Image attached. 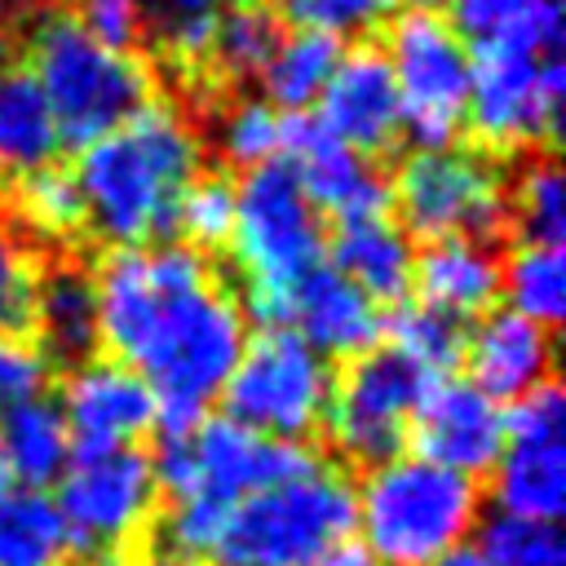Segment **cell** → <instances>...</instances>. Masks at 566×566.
Segmentation results:
<instances>
[{
	"label": "cell",
	"mask_w": 566,
	"mask_h": 566,
	"mask_svg": "<svg viewBox=\"0 0 566 566\" xmlns=\"http://www.w3.org/2000/svg\"><path fill=\"white\" fill-rule=\"evenodd\" d=\"M429 385L433 380L407 367L394 349H367L349 358V367L332 376V394L323 411V429L332 447L363 469L398 455L411 429L416 402Z\"/></svg>",
	"instance_id": "13"
},
{
	"label": "cell",
	"mask_w": 566,
	"mask_h": 566,
	"mask_svg": "<svg viewBox=\"0 0 566 566\" xmlns=\"http://www.w3.org/2000/svg\"><path fill=\"white\" fill-rule=\"evenodd\" d=\"M310 460L296 442H274L230 416H199L186 429H168L159 442V455H150L155 486L168 500L181 495H212L234 504L248 491H261L270 482H283L301 473Z\"/></svg>",
	"instance_id": "8"
},
{
	"label": "cell",
	"mask_w": 566,
	"mask_h": 566,
	"mask_svg": "<svg viewBox=\"0 0 566 566\" xmlns=\"http://www.w3.org/2000/svg\"><path fill=\"white\" fill-rule=\"evenodd\" d=\"M13 217L40 243H71V239H80L88 230L75 177L66 168H53V164L18 177V186H13Z\"/></svg>",
	"instance_id": "30"
},
{
	"label": "cell",
	"mask_w": 566,
	"mask_h": 566,
	"mask_svg": "<svg viewBox=\"0 0 566 566\" xmlns=\"http://www.w3.org/2000/svg\"><path fill=\"white\" fill-rule=\"evenodd\" d=\"M402 4H407V9H424V13H433V9L447 4V0H402Z\"/></svg>",
	"instance_id": "46"
},
{
	"label": "cell",
	"mask_w": 566,
	"mask_h": 566,
	"mask_svg": "<svg viewBox=\"0 0 566 566\" xmlns=\"http://www.w3.org/2000/svg\"><path fill=\"white\" fill-rule=\"evenodd\" d=\"M9 486V469H4V455H0V491Z\"/></svg>",
	"instance_id": "48"
},
{
	"label": "cell",
	"mask_w": 566,
	"mask_h": 566,
	"mask_svg": "<svg viewBox=\"0 0 566 566\" xmlns=\"http://www.w3.org/2000/svg\"><path fill=\"white\" fill-rule=\"evenodd\" d=\"M93 274L97 345L133 367L155 394V420L195 424L221 398L243 345L248 314L208 256L181 243L111 248Z\"/></svg>",
	"instance_id": "1"
},
{
	"label": "cell",
	"mask_w": 566,
	"mask_h": 566,
	"mask_svg": "<svg viewBox=\"0 0 566 566\" xmlns=\"http://www.w3.org/2000/svg\"><path fill=\"white\" fill-rule=\"evenodd\" d=\"M509 217L522 243H562L566 234V181L553 159H526L509 186Z\"/></svg>",
	"instance_id": "33"
},
{
	"label": "cell",
	"mask_w": 566,
	"mask_h": 566,
	"mask_svg": "<svg viewBox=\"0 0 566 566\" xmlns=\"http://www.w3.org/2000/svg\"><path fill=\"white\" fill-rule=\"evenodd\" d=\"M482 522L478 482L424 455H389L354 486L358 544L380 566H442Z\"/></svg>",
	"instance_id": "3"
},
{
	"label": "cell",
	"mask_w": 566,
	"mask_h": 566,
	"mask_svg": "<svg viewBox=\"0 0 566 566\" xmlns=\"http://www.w3.org/2000/svg\"><path fill=\"white\" fill-rule=\"evenodd\" d=\"M44 376H49V358L40 354V345L22 340L18 332H0V416L27 398H40Z\"/></svg>",
	"instance_id": "40"
},
{
	"label": "cell",
	"mask_w": 566,
	"mask_h": 566,
	"mask_svg": "<svg viewBox=\"0 0 566 566\" xmlns=\"http://www.w3.org/2000/svg\"><path fill=\"white\" fill-rule=\"evenodd\" d=\"M500 296L504 310L553 327L566 314V248L562 243H517L509 261H500Z\"/></svg>",
	"instance_id": "29"
},
{
	"label": "cell",
	"mask_w": 566,
	"mask_h": 566,
	"mask_svg": "<svg viewBox=\"0 0 566 566\" xmlns=\"http://www.w3.org/2000/svg\"><path fill=\"white\" fill-rule=\"evenodd\" d=\"M234 4H256V0H234Z\"/></svg>",
	"instance_id": "49"
},
{
	"label": "cell",
	"mask_w": 566,
	"mask_h": 566,
	"mask_svg": "<svg viewBox=\"0 0 566 566\" xmlns=\"http://www.w3.org/2000/svg\"><path fill=\"white\" fill-rule=\"evenodd\" d=\"M354 531V486L323 460L239 495L208 548V566H314Z\"/></svg>",
	"instance_id": "5"
},
{
	"label": "cell",
	"mask_w": 566,
	"mask_h": 566,
	"mask_svg": "<svg viewBox=\"0 0 566 566\" xmlns=\"http://www.w3.org/2000/svg\"><path fill=\"white\" fill-rule=\"evenodd\" d=\"M336 62H340V44L336 40L292 27L287 35H279V44H274V53H270V62L261 66L256 80L265 88V102L279 115H287V111L296 115V111H310L323 97Z\"/></svg>",
	"instance_id": "26"
},
{
	"label": "cell",
	"mask_w": 566,
	"mask_h": 566,
	"mask_svg": "<svg viewBox=\"0 0 566 566\" xmlns=\"http://www.w3.org/2000/svg\"><path fill=\"white\" fill-rule=\"evenodd\" d=\"M71 451H75V442L66 433V420H62L57 402H49L44 394L27 398L0 416V455H4L9 478H18L22 486L44 491L49 482H57Z\"/></svg>",
	"instance_id": "24"
},
{
	"label": "cell",
	"mask_w": 566,
	"mask_h": 566,
	"mask_svg": "<svg viewBox=\"0 0 566 566\" xmlns=\"http://www.w3.org/2000/svg\"><path fill=\"white\" fill-rule=\"evenodd\" d=\"M283 133H287V115H279L265 97H239L217 115L212 128V146L221 150L226 164L252 172L265 164H279L283 155Z\"/></svg>",
	"instance_id": "32"
},
{
	"label": "cell",
	"mask_w": 566,
	"mask_h": 566,
	"mask_svg": "<svg viewBox=\"0 0 566 566\" xmlns=\"http://www.w3.org/2000/svg\"><path fill=\"white\" fill-rule=\"evenodd\" d=\"M234 265L248 283L239 301L243 314L261 318L265 327H283L287 292L323 265L327 234L323 217L287 172V164H265L243 172L234 186V234H230Z\"/></svg>",
	"instance_id": "6"
},
{
	"label": "cell",
	"mask_w": 566,
	"mask_h": 566,
	"mask_svg": "<svg viewBox=\"0 0 566 566\" xmlns=\"http://www.w3.org/2000/svg\"><path fill=\"white\" fill-rule=\"evenodd\" d=\"M53 504L71 548L93 557L124 553L146 535L159 504L150 455L142 447H75L57 473Z\"/></svg>",
	"instance_id": "12"
},
{
	"label": "cell",
	"mask_w": 566,
	"mask_h": 566,
	"mask_svg": "<svg viewBox=\"0 0 566 566\" xmlns=\"http://www.w3.org/2000/svg\"><path fill=\"white\" fill-rule=\"evenodd\" d=\"M411 292L424 310L451 318H482L500 301V252L486 239H438L416 248Z\"/></svg>",
	"instance_id": "21"
},
{
	"label": "cell",
	"mask_w": 566,
	"mask_h": 566,
	"mask_svg": "<svg viewBox=\"0 0 566 566\" xmlns=\"http://www.w3.org/2000/svg\"><path fill=\"white\" fill-rule=\"evenodd\" d=\"M283 159H287V172L296 177V186L305 190V199L314 203L318 217H336L340 226H349V221L389 212L385 172L367 155L336 142L318 119H292L287 115Z\"/></svg>",
	"instance_id": "15"
},
{
	"label": "cell",
	"mask_w": 566,
	"mask_h": 566,
	"mask_svg": "<svg viewBox=\"0 0 566 566\" xmlns=\"http://www.w3.org/2000/svg\"><path fill=\"white\" fill-rule=\"evenodd\" d=\"M314 106H318V124L336 142H345L349 150H358L367 159L398 146V137H402L394 71H389L385 53L371 44H354L349 53H340V62Z\"/></svg>",
	"instance_id": "18"
},
{
	"label": "cell",
	"mask_w": 566,
	"mask_h": 566,
	"mask_svg": "<svg viewBox=\"0 0 566 566\" xmlns=\"http://www.w3.org/2000/svg\"><path fill=\"white\" fill-rule=\"evenodd\" d=\"M88 566H133L124 553H97V557H88Z\"/></svg>",
	"instance_id": "45"
},
{
	"label": "cell",
	"mask_w": 566,
	"mask_h": 566,
	"mask_svg": "<svg viewBox=\"0 0 566 566\" xmlns=\"http://www.w3.org/2000/svg\"><path fill=\"white\" fill-rule=\"evenodd\" d=\"M283 27L274 18V9L256 4H234L226 13H217V31H212V71L226 80H256L261 66L270 62L274 44H279Z\"/></svg>",
	"instance_id": "31"
},
{
	"label": "cell",
	"mask_w": 566,
	"mask_h": 566,
	"mask_svg": "<svg viewBox=\"0 0 566 566\" xmlns=\"http://www.w3.org/2000/svg\"><path fill=\"white\" fill-rule=\"evenodd\" d=\"M93 40L133 53V44L150 27V0H71L66 9Z\"/></svg>",
	"instance_id": "38"
},
{
	"label": "cell",
	"mask_w": 566,
	"mask_h": 566,
	"mask_svg": "<svg viewBox=\"0 0 566 566\" xmlns=\"http://www.w3.org/2000/svg\"><path fill=\"white\" fill-rule=\"evenodd\" d=\"M146 566H199V562H181V557L168 553V557H155V562H146Z\"/></svg>",
	"instance_id": "47"
},
{
	"label": "cell",
	"mask_w": 566,
	"mask_h": 566,
	"mask_svg": "<svg viewBox=\"0 0 566 566\" xmlns=\"http://www.w3.org/2000/svg\"><path fill=\"white\" fill-rule=\"evenodd\" d=\"M172 230L181 234V248L208 256L217 248H230L234 234V181H226L221 172H199L177 208H172Z\"/></svg>",
	"instance_id": "34"
},
{
	"label": "cell",
	"mask_w": 566,
	"mask_h": 566,
	"mask_svg": "<svg viewBox=\"0 0 566 566\" xmlns=\"http://www.w3.org/2000/svg\"><path fill=\"white\" fill-rule=\"evenodd\" d=\"M57 150L62 133L40 84L22 66L0 71V172L27 177L35 168H49Z\"/></svg>",
	"instance_id": "25"
},
{
	"label": "cell",
	"mask_w": 566,
	"mask_h": 566,
	"mask_svg": "<svg viewBox=\"0 0 566 566\" xmlns=\"http://www.w3.org/2000/svg\"><path fill=\"white\" fill-rule=\"evenodd\" d=\"M9 53H13V35H9V27L0 18V71H9Z\"/></svg>",
	"instance_id": "44"
},
{
	"label": "cell",
	"mask_w": 566,
	"mask_h": 566,
	"mask_svg": "<svg viewBox=\"0 0 566 566\" xmlns=\"http://www.w3.org/2000/svg\"><path fill=\"white\" fill-rule=\"evenodd\" d=\"M385 62L394 71L402 133L416 150L455 146L464 133V102H469V44L464 35L424 9H407L389 22Z\"/></svg>",
	"instance_id": "11"
},
{
	"label": "cell",
	"mask_w": 566,
	"mask_h": 566,
	"mask_svg": "<svg viewBox=\"0 0 566 566\" xmlns=\"http://www.w3.org/2000/svg\"><path fill=\"white\" fill-rule=\"evenodd\" d=\"M22 71L40 84L62 146H88L119 128L150 102L155 88V75L137 53L93 40L66 9H44L31 22Z\"/></svg>",
	"instance_id": "4"
},
{
	"label": "cell",
	"mask_w": 566,
	"mask_h": 566,
	"mask_svg": "<svg viewBox=\"0 0 566 566\" xmlns=\"http://www.w3.org/2000/svg\"><path fill=\"white\" fill-rule=\"evenodd\" d=\"M71 553L53 495L31 486L0 491V566H62Z\"/></svg>",
	"instance_id": "27"
},
{
	"label": "cell",
	"mask_w": 566,
	"mask_h": 566,
	"mask_svg": "<svg viewBox=\"0 0 566 566\" xmlns=\"http://www.w3.org/2000/svg\"><path fill=\"white\" fill-rule=\"evenodd\" d=\"M217 0H150V18L159 22H195V18H212Z\"/></svg>",
	"instance_id": "41"
},
{
	"label": "cell",
	"mask_w": 566,
	"mask_h": 566,
	"mask_svg": "<svg viewBox=\"0 0 566 566\" xmlns=\"http://www.w3.org/2000/svg\"><path fill=\"white\" fill-rule=\"evenodd\" d=\"M385 349H394L424 380H442L460 363L464 336H460V327L451 318H442V314H433L424 305H411V310H398L389 318V345Z\"/></svg>",
	"instance_id": "35"
},
{
	"label": "cell",
	"mask_w": 566,
	"mask_h": 566,
	"mask_svg": "<svg viewBox=\"0 0 566 566\" xmlns=\"http://www.w3.org/2000/svg\"><path fill=\"white\" fill-rule=\"evenodd\" d=\"M31 327L40 332L44 358H66L71 367L97 349V296L93 274L80 265H53L35 283Z\"/></svg>",
	"instance_id": "23"
},
{
	"label": "cell",
	"mask_w": 566,
	"mask_h": 566,
	"mask_svg": "<svg viewBox=\"0 0 566 566\" xmlns=\"http://www.w3.org/2000/svg\"><path fill=\"white\" fill-rule=\"evenodd\" d=\"M283 327H292L323 358H358L376 349L385 332V314L345 274H336L332 265H318L287 292Z\"/></svg>",
	"instance_id": "19"
},
{
	"label": "cell",
	"mask_w": 566,
	"mask_h": 566,
	"mask_svg": "<svg viewBox=\"0 0 566 566\" xmlns=\"http://www.w3.org/2000/svg\"><path fill=\"white\" fill-rule=\"evenodd\" d=\"M491 500L509 517L557 522L566 509V398L553 380L504 411V451L491 469Z\"/></svg>",
	"instance_id": "14"
},
{
	"label": "cell",
	"mask_w": 566,
	"mask_h": 566,
	"mask_svg": "<svg viewBox=\"0 0 566 566\" xmlns=\"http://www.w3.org/2000/svg\"><path fill=\"white\" fill-rule=\"evenodd\" d=\"M455 31L478 44L562 49V0H447Z\"/></svg>",
	"instance_id": "28"
},
{
	"label": "cell",
	"mask_w": 566,
	"mask_h": 566,
	"mask_svg": "<svg viewBox=\"0 0 566 566\" xmlns=\"http://www.w3.org/2000/svg\"><path fill=\"white\" fill-rule=\"evenodd\" d=\"M296 31H318L327 40H363L389 22L394 0H279Z\"/></svg>",
	"instance_id": "37"
},
{
	"label": "cell",
	"mask_w": 566,
	"mask_h": 566,
	"mask_svg": "<svg viewBox=\"0 0 566 566\" xmlns=\"http://www.w3.org/2000/svg\"><path fill=\"white\" fill-rule=\"evenodd\" d=\"M332 394V367L318 349H310L292 327H261L248 336L221 398L226 416L274 438V442H305L323 429Z\"/></svg>",
	"instance_id": "10"
},
{
	"label": "cell",
	"mask_w": 566,
	"mask_h": 566,
	"mask_svg": "<svg viewBox=\"0 0 566 566\" xmlns=\"http://www.w3.org/2000/svg\"><path fill=\"white\" fill-rule=\"evenodd\" d=\"M57 411L75 447H133L159 416L146 380L106 354H93L66 371Z\"/></svg>",
	"instance_id": "17"
},
{
	"label": "cell",
	"mask_w": 566,
	"mask_h": 566,
	"mask_svg": "<svg viewBox=\"0 0 566 566\" xmlns=\"http://www.w3.org/2000/svg\"><path fill=\"white\" fill-rule=\"evenodd\" d=\"M478 557L491 566H566V539L557 522H531L495 513L478 522Z\"/></svg>",
	"instance_id": "36"
},
{
	"label": "cell",
	"mask_w": 566,
	"mask_h": 566,
	"mask_svg": "<svg viewBox=\"0 0 566 566\" xmlns=\"http://www.w3.org/2000/svg\"><path fill=\"white\" fill-rule=\"evenodd\" d=\"M389 208H398V226L424 243L491 239L509 221V181L482 150H416L389 181Z\"/></svg>",
	"instance_id": "7"
},
{
	"label": "cell",
	"mask_w": 566,
	"mask_h": 566,
	"mask_svg": "<svg viewBox=\"0 0 566 566\" xmlns=\"http://www.w3.org/2000/svg\"><path fill=\"white\" fill-rule=\"evenodd\" d=\"M469 102L464 128L486 150L517 155L553 142L562 124V49H517V44H478L469 53Z\"/></svg>",
	"instance_id": "9"
},
{
	"label": "cell",
	"mask_w": 566,
	"mask_h": 566,
	"mask_svg": "<svg viewBox=\"0 0 566 566\" xmlns=\"http://www.w3.org/2000/svg\"><path fill=\"white\" fill-rule=\"evenodd\" d=\"M35 283H40V270L31 261V252L0 234V332H18L31 327V305H35Z\"/></svg>",
	"instance_id": "39"
},
{
	"label": "cell",
	"mask_w": 566,
	"mask_h": 566,
	"mask_svg": "<svg viewBox=\"0 0 566 566\" xmlns=\"http://www.w3.org/2000/svg\"><path fill=\"white\" fill-rule=\"evenodd\" d=\"M203 172V137L181 106L146 102L119 128L80 146L71 168L84 226L111 248H146L172 230L181 190Z\"/></svg>",
	"instance_id": "2"
},
{
	"label": "cell",
	"mask_w": 566,
	"mask_h": 566,
	"mask_svg": "<svg viewBox=\"0 0 566 566\" xmlns=\"http://www.w3.org/2000/svg\"><path fill=\"white\" fill-rule=\"evenodd\" d=\"M327 252H332V270L345 274L376 305H398L411 292L416 243L389 212L340 226Z\"/></svg>",
	"instance_id": "22"
},
{
	"label": "cell",
	"mask_w": 566,
	"mask_h": 566,
	"mask_svg": "<svg viewBox=\"0 0 566 566\" xmlns=\"http://www.w3.org/2000/svg\"><path fill=\"white\" fill-rule=\"evenodd\" d=\"M442 566H491V562H482V557H478V548H460V553H451Z\"/></svg>",
	"instance_id": "43"
},
{
	"label": "cell",
	"mask_w": 566,
	"mask_h": 566,
	"mask_svg": "<svg viewBox=\"0 0 566 566\" xmlns=\"http://www.w3.org/2000/svg\"><path fill=\"white\" fill-rule=\"evenodd\" d=\"M407 438L416 442V455L451 473L478 478L491 473L504 451V407L469 380L442 376L420 394Z\"/></svg>",
	"instance_id": "16"
},
{
	"label": "cell",
	"mask_w": 566,
	"mask_h": 566,
	"mask_svg": "<svg viewBox=\"0 0 566 566\" xmlns=\"http://www.w3.org/2000/svg\"><path fill=\"white\" fill-rule=\"evenodd\" d=\"M460 358L469 367L473 389H482L491 402H517L548 380L553 340H548V327L495 305L482 318H473V332L464 336Z\"/></svg>",
	"instance_id": "20"
},
{
	"label": "cell",
	"mask_w": 566,
	"mask_h": 566,
	"mask_svg": "<svg viewBox=\"0 0 566 566\" xmlns=\"http://www.w3.org/2000/svg\"><path fill=\"white\" fill-rule=\"evenodd\" d=\"M314 566H380V562H376L358 539H340V544H336V548H327Z\"/></svg>",
	"instance_id": "42"
}]
</instances>
